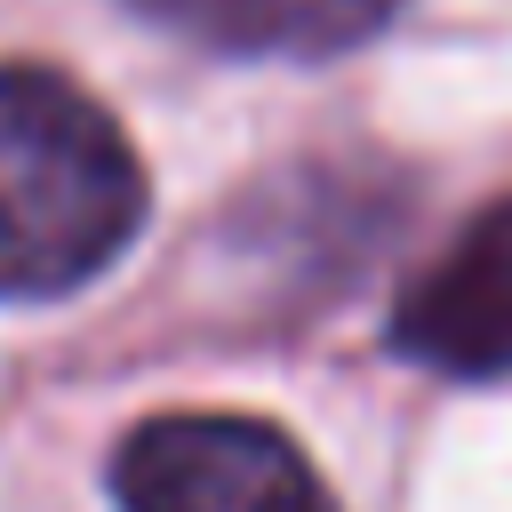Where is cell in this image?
I'll return each mask as SVG.
<instances>
[{
    "label": "cell",
    "mask_w": 512,
    "mask_h": 512,
    "mask_svg": "<svg viewBox=\"0 0 512 512\" xmlns=\"http://www.w3.org/2000/svg\"><path fill=\"white\" fill-rule=\"evenodd\" d=\"M112 488L120 512H336L304 448L256 416H152L120 440Z\"/></svg>",
    "instance_id": "obj_2"
},
{
    "label": "cell",
    "mask_w": 512,
    "mask_h": 512,
    "mask_svg": "<svg viewBox=\"0 0 512 512\" xmlns=\"http://www.w3.org/2000/svg\"><path fill=\"white\" fill-rule=\"evenodd\" d=\"M144 224V168L112 112L48 64H0V296L96 280Z\"/></svg>",
    "instance_id": "obj_1"
},
{
    "label": "cell",
    "mask_w": 512,
    "mask_h": 512,
    "mask_svg": "<svg viewBox=\"0 0 512 512\" xmlns=\"http://www.w3.org/2000/svg\"><path fill=\"white\" fill-rule=\"evenodd\" d=\"M144 24L216 56H344L376 40L408 0H128Z\"/></svg>",
    "instance_id": "obj_4"
},
{
    "label": "cell",
    "mask_w": 512,
    "mask_h": 512,
    "mask_svg": "<svg viewBox=\"0 0 512 512\" xmlns=\"http://www.w3.org/2000/svg\"><path fill=\"white\" fill-rule=\"evenodd\" d=\"M392 344L440 376H512V200L464 216V232L400 288Z\"/></svg>",
    "instance_id": "obj_3"
}]
</instances>
